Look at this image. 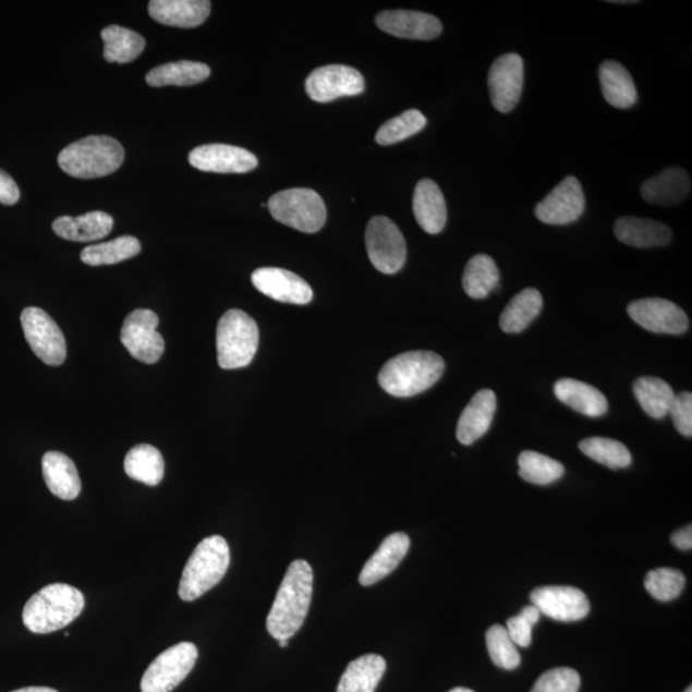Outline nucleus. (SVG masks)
<instances>
[{
  "label": "nucleus",
  "instance_id": "f257e3e1",
  "mask_svg": "<svg viewBox=\"0 0 692 692\" xmlns=\"http://www.w3.org/2000/svg\"><path fill=\"white\" fill-rule=\"evenodd\" d=\"M313 594V570L308 562L294 560L288 568L267 617V630L276 640H289L302 629Z\"/></svg>",
  "mask_w": 692,
  "mask_h": 692
},
{
  "label": "nucleus",
  "instance_id": "f03ea898",
  "mask_svg": "<svg viewBox=\"0 0 692 692\" xmlns=\"http://www.w3.org/2000/svg\"><path fill=\"white\" fill-rule=\"evenodd\" d=\"M446 363L433 352H408L394 356L378 374V384L397 398H411L440 380Z\"/></svg>",
  "mask_w": 692,
  "mask_h": 692
},
{
  "label": "nucleus",
  "instance_id": "7ed1b4c3",
  "mask_svg": "<svg viewBox=\"0 0 692 692\" xmlns=\"http://www.w3.org/2000/svg\"><path fill=\"white\" fill-rule=\"evenodd\" d=\"M84 607L85 597L80 590L65 584H52L31 597L22 619L28 630L43 635L75 621Z\"/></svg>",
  "mask_w": 692,
  "mask_h": 692
},
{
  "label": "nucleus",
  "instance_id": "20e7f679",
  "mask_svg": "<svg viewBox=\"0 0 692 692\" xmlns=\"http://www.w3.org/2000/svg\"><path fill=\"white\" fill-rule=\"evenodd\" d=\"M125 159V150L113 137L87 136L72 143L58 156V165L70 177L92 180L118 171Z\"/></svg>",
  "mask_w": 692,
  "mask_h": 692
},
{
  "label": "nucleus",
  "instance_id": "39448f33",
  "mask_svg": "<svg viewBox=\"0 0 692 692\" xmlns=\"http://www.w3.org/2000/svg\"><path fill=\"white\" fill-rule=\"evenodd\" d=\"M230 566V548L222 536L204 538L189 558L182 572L179 595L194 602L220 582Z\"/></svg>",
  "mask_w": 692,
  "mask_h": 692
},
{
  "label": "nucleus",
  "instance_id": "423d86ee",
  "mask_svg": "<svg viewBox=\"0 0 692 692\" xmlns=\"http://www.w3.org/2000/svg\"><path fill=\"white\" fill-rule=\"evenodd\" d=\"M259 331L256 320L245 312L224 313L217 326V360L223 369L250 366L257 353Z\"/></svg>",
  "mask_w": 692,
  "mask_h": 692
},
{
  "label": "nucleus",
  "instance_id": "0eeeda50",
  "mask_svg": "<svg viewBox=\"0 0 692 692\" xmlns=\"http://www.w3.org/2000/svg\"><path fill=\"white\" fill-rule=\"evenodd\" d=\"M267 208L276 221L305 234L318 232L327 218L324 199L311 189H288L277 193L268 201Z\"/></svg>",
  "mask_w": 692,
  "mask_h": 692
},
{
  "label": "nucleus",
  "instance_id": "6e6552de",
  "mask_svg": "<svg viewBox=\"0 0 692 692\" xmlns=\"http://www.w3.org/2000/svg\"><path fill=\"white\" fill-rule=\"evenodd\" d=\"M366 247L371 264L385 275H394L406 260L402 231L388 217H374L367 224Z\"/></svg>",
  "mask_w": 692,
  "mask_h": 692
},
{
  "label": "nucleus",
  "instance_id": "1a4fd4ad",
  "mask_svg": "<svg viewBox=\"0 0 692 692\" xmlns=\"http://www.w3.org/2000/svg\"><path fill=\"white\" fill-rule=\"evenodd\" d=\"M198 649L192 643L170 647L151 661L142 680V692H171L193 671Z\"/></svg>",
  "mask_w": 692,
  "mask_h": 692
},
{
  "label": "nucleus",
  "instance_id": "9d476101",
  "mask_svg": "<svg viewBox=\"0 0 692 692\" xmlns=\"http://www.w3.org/2000/svg\"><path fill=\"white\" fill-rule=\"evenodd\" d=\"M28 345L48 366H61L68 356L64 335L54 319L40 308L28 307L21 315Z\"/></svg>",
  "mask_w": 692,
  "mask_h": 692
},
{
  "label": "nucleus",
  "instance_id": "9b49d317",
  "mask_svg": "<svg viewBox=\"0 0 692 692\" xmlns=\"http://www.w3.org/2000/svg\"><path fill=\"white\" fill-rule=\"evenodd\" d=\"M159 318L149 309H135L121 329V342L135 360L155 364L165 352V340L157 329Z\"/></svg>",
  "mask_w": 692,
  "mask_h": 692
},
{
  "label": "nucleus",
  "instance_id": "f8f14e48",
  "mask_svg": "<svg viewBox=\"0 0 692 692\" xmlns=\"http://www.w3.org/2000/svg\"><path fill=\"white\" fill-rule=\"evenodd\" d=\"M305 90L312 100L329 104L341 97L360 96L364 90V78L359 70L349 65H324L308 76Z\"/></svg>",
  "mask_w": 692,
  "mask_h": 692
},
{
  "label": "nucleus",
  "instance_id": "ddd939ff",
  "mask_svg": "<svg viewBox=\"0 0 692 692\" xmlns=\"http://www.w3.org/2000/svg\"><path fill=\"white\" fill-rule=\"evenodd\" d=\"M490 100L501 113L512 112L519 105L524 83V63L515 53L500 56L489 71Z\"/></svg>",
  "mask_w": 692,
  "mask_h": 692
},
{
  "label": "nucleus",
  "instance_id": "4468645a",
  "mask_svg": "<svg viewBox=\"0 0 692 692\" xmlns=\"http://www.w3.org/2000/svg\"><path fill=\"white\" fill-rule=\"evenodd\" d=\"M585 207V194L580 181L568 177L537 204L535 215L543 223L564 226L578 221L584 215Z\"/></svg>",
  "mask_w": 692,
  "mask_h": 692
},
{
  "label": "nucleus",
  "instance_id": "2eb2a0df",
  "mask_svg": "<svg viewBox=\"0 0 692 692\" xmlns=\"http://www.w3.org/2000/svg\"><path fill=\"white\" fill-rule=\"evenodd\" d=\"M632 320L647 331L681 335L689 330V318L679 305L660 298L640 299L628 307Z\"/></svg>",
  "mask_w": 692,
  "mask_h": 692
},
{
  "label": "nucleus",
  "instance_id": "dca6fc26",
  "mask_svg": "<svg viewBox=\"0 0 692 692\" xmlns=\"http://www.w3.org/2000/svg\"><path fill=\"white\" fill-rule=\"evenodd\" d=\"M531 602L541 614L559 622H575L590 611L584 592L572 586H545L531 593Z\"/></svg>",
  "mask_w": 692,
  "mask_h": 692
},
{
  "label": "nucleus",
  "instance_id": "f3484780",
  "mask_svg": "<svg viewBox=\"0 0 692 692\" xmlns=\"http://www.w3.org/2000/svg\"><path fill=\"white\" fill-rule=\"evenodd\" d=\"M189 163L203 172L246 173L257 169L258 159L234 145L207 144L191 151Z\"/></svg>",
  "mask_w": 692,
  "mask_h": 692
},
{
  "label": "nucleus",
  "instance_id": "a211bd4d",
  "mask_svg": "<svg viewBox=\"0 0 692 692\" xmlns=\"http://www.w3.org/2000/svg\"><path fill=\"white\" fill-rule=\"evenodd\" d=\"M254 288L274 301L289 304H308L313 290L302 277L277 267L259 268L252 275Z\"/></svg>",
  "mask_w": 692,
  "mask_h": 692
},
{
  "label": "nucleus",
  "instance_id": "6ab92c4d",
  "mask_svg": "<svg viewBox=\"0 0 692 692\" xmlns=\"http://www.w3.org/2000/svg\"><path fill=\"white\" fill-rule=\"evenodd\" d=\"M376 25L386 34L411 40H434L442 32L441 22L433 14L406 10L378 13Z\"/></svg>",
  "mask_w": 692,
  "mask_h": 692
},
{
  "label": "nucleus",
  "instance_id": "aec40b11",
  "mask_svg": "<svg viewBox=\"0 0 692 692\" xmlns=\"http://www.w3.org/2000/svg\"><path fill=\"white\" fill-rule=\"evenodd\" d=\"M497 411V397L490 389L479 390L459 417L457 439L463 446H472L483 437L493 424Z\"/></svg>",
  "mask_w": 692,
  "mask_h": 692
},
{
  "label": "nucleus",
  "instance_id": "412c9836",
  "mask_svg": "<svg viewBox=\"0 0 692 692\" xmlns=\"http://www.w3.org/2000/svg\"><path fill=\"white\" fill-rule=\"evenodd\" d=\"M413 214L427 234L437 235L446 228L448 209L439 185L429 179L421 180L413 195Z\"/></svg>",
  "mask_w": 692,
  "mask_h": 692
},
{
  "label": "nucleus",
  "instance_id": "4be33fe9",
  "mask_svg": "<svg viewBox=\"0 0 692 692\" xmlns=\"http://www.w3.org/2000/svg\"><path fill=\"white\" fill-rule=\"evenodd\" d=\"M210 9L208 0H151L148 7L150 17L159 24L182 28L201 26Z\"/></svg>",
  "mask_w": 692,
  "mask_h": 692
},
{
  "label": "nucleus",
  "instance_id": "5701e85b",
  "mask_svg": "<svg viewBox=\"0 0 692 692\" xmlns=\"http://www.w3.org/2000/svg\"><path fill=\"white\" fill-rule=\"evenodd\" d=\"M690 192V174L681 167H668L641 186L643 198L653 206L661 207L680 204L688 198Z\"/></svg>",
  "mask_w": 692,
  "mask_h": 692
},
{
  "label": "nucleus",
  "instance_id": "b1692460",
  "mask_svg": "<svg viewBox=\"0 0 692 692\" xmlns=\"http://www.w3.org/2000/svg\"><path fill=\"white\" fill-rule=\"evenodd\" d=\"M411 548V538L404 533L386 537L380 548L367 560L360 574L362 586H373L389 575L402 562Z\"/></svg>",
  "mask_w": 692,
  "mask_h": 692
},
{
  "label": "nucleus",
  "instance_id": "393cba45",
  "mask_svg": "<svg viewBox=\"0 0 692 692\" xmlns=\"http://www.w3.org/2000/svg\"><path fill=\"white\" fill-rule=\"evenodd\" d=\"M615 235L619 242L633 247L666 246L671 243L672 230L659 221L647 218L622 217L615 223Z\"/></svg>",
  "mask_w": 692,
  "mask_h": 692
},
{
  "label": "nucleus",
  "instance_id": "a878e982",
  "mask_svg": "<svg viewBox=\"0 0 692 692\" xmlns=\"http://www.w3.org/2000/svg\"><path fill=\"white\" fill-rule=\"evenodd\" d=\"M112 229V216L100 210L78 217L63 216L53 222L57 236L77 243L97 242L111 234Z\"/></svg>",
  "mask_w": 692,
  "mask_h": 692
},
{
  "label": "nucleus",
  "instance_id": "bb28decb",
  "mask_svg": "<svg viewBox=\"0 0 692 692\" xmlns=\"http://www.w3.org/2000/svg\"><path fill=\"white\" fill-rule=\"evenodd\" d=\"M43 476L50 493L62 500H74L82 491V481L74 462L60 451L43 457Z\"/></svg>",
  "mask_w": 692,
  "mask_h": 692
},
{
  "label": "nucleus",
  "instance_id": "cd10ccee",
  "mask_svg": "<svg viewBox=\"0 0 692 692\" xmlns=\"http://www.w3.org/2000/svg\"><path fill=\"white\" fill-rule=\"evenodd\" d=\"M554 394L560 402L587 417H602L608 412L607 398L602 391L573 378H562L557 381L554 385Z\"/></svg>",
  "mask_w": 692,
  "mask_h": 692
},
{
  "label": "nucleus",
  "instance_id": "c85d7f7f",
  "mask_svg": "<svg viewBox=\"0 0 692 692\" xmlns=\"http://www.w3.org/2000/svg\"><path fill=\"white\" fill-rule=\"evenodd\" d=\"M599 78L603 96L610 106L626 109L636 105V85L624 65L616 61L603 62Z\"/></svg>",
  "mask_w": 692,
  "mask_h": 692
},
{
  "label": "nucleus",
  "instance_id": "c756f323",
  "mask_svg": "<svg viewBox=\"0 0 692 692\" xmlns=\"http://www.w3.org/2000/svg\"><path fill=\"white\" fill-rule=\"evenodd\" d=\"M386 671V661L380 655L366 654L349 663L341 676L337 692H375Z\"/></svg>",
  "mask_w": 692,
  "mask_h": 692
},
{
  "label": "nucleus",
  "instance_id": "7c9ffc66",
  "mask_svg": "<svg viewBox=\"0 0 692 692\" xmlns=\"http://www.w3.org/2000/svg\"><path fill=\"white\" fill-rule=\"evenodd\" d=\"M543 296L541 291L529 288L517 294L502 311L499 325L507 333H520L541 315Z\"/></svg>",
  "mask_w": 692,
  "mask_h": 692
},
{
  "label": "nucleus",
  "instance_id": "2f4dec72",
  "mask_svg": "<svg viewBox=\"0 0 692 692\" xmlns=\"http://www.w3.org/2000/svg\"><path fill=\"white\" fill-rule=\"evenodd\" d=\"M210 75L207 64L193 61H179L158 65L148 72L147 84L153 87L192 86L206 82Z\"/></svg>",
  "mask_w": 692,
  "mask_h": 692
},
{
  "label": "nucleus",
  "instance_id": "473e14b6",
  "mask_svg": "<svg viewBox=\"0 0 692 692\" xmlns=\"http://www.w3.org/2000/svg\"><path fill=\"white\" fill-rule=\"evenodd\" d=\"M633 394L644 412L655 420L665 418L669 414L676 397L671 386L654 376L638 378L633 384Z\"/></svg>",
  "mask_w": 692,
  "mask_h": 692
},
{
  "label": "nucleus",
  "instance_id": "72a5a7b5",
  "mask_svg": "<svg viewBox=\"0 0 692 692\" xmlns=\"http://www.w3.org/2000/svg\"><path fill=\"white\" fill-rule=\"evenodd\" d=\"M125 472L130 478L148 486H157L165 476V461L160 451L147 444L131 449L125 458Z\"/></svg>",
  "mask_w": 692,
  "mask_h": 692
},
{
  "label": "nucleus",
  "instance_id": "f704fd0d",
  "mask_svg": "<svg viewBox=\"0 0 692 692\" xmlns=\"http://www.w3.org/2000/svg\"><path fill=\"white\" fill-rule=\"evenodd\" d=\"M499 268L487 254H477L464 268L463 289L472 299H484L491 294L499 287Z\"/></svg>",
  "mask_w": 692,
  "mask_h": 692
},
{
  "label": "nucleus",
  "instance_id": "c9c22d12",
  "mask_svg": "<svg viewBox=\"0 0 692 692\" xmlns=\"http://www.w3.org/2000/svg\"><path fill=\"white\" fill-rule=\"evenodd\" d=\"M105 58L109 63L125 64L143 53L145 40L142 35L121 26H108L101 32Z\"/></svg>",
  "mask_w": 692,
  "mask_h": 692
},
{
  "label": "nucleus",
  "instance_id": "e433bc0d",
  "mask_svg": "<svg viewBox=\"0 0 692 692\" xmlns=\"http://www.w3.org/2000/svg\"><path fill=\"white\" fill-rule=\"evenodd\" d=\"M141 251V242L134 236L125 235L108 243L86 246L80 258L87 266H109L134 258Z\"/></svg>",
  "mask_w": 692,
  "mask_h": 692
},
{
  "label": "nucleus",
  "instance_id": "4c0bfd02",
  "mask_svg": "<svg viewBox=\"0 0 692 692\" xmlns=\"http://www.w3.org/2000/svg\"><path fill=\"white\" fill-rule=\"evenodd\" d=\"M582 453L610 470L628 469L632 456L628 447L608 437H588L580 442Z\"/></svg>",
  "mask_w": 692,
  "mask_h": 692
},
{
  "label": "nucleus",
  "instance_id": "58836bf2",
  "mask_svg": "<svg viewBox=\"0 0 692 692\" xmlns=\"http://www.w3.org/2000/svg\"><path fill=\"white\" fill-rule=\"evenodd\" d=\"M520 476L530 484L550 485L564 475L562 463L536 451L526 450L519 458Z\"/></svg>",
  "mask_w": 692,
  "mask_h": 692
},
{
  "label": "nucleus",
  "instance_id": "ea45409f",
  "mask_svg": "<svg viewBox=\"0 0 692 692\" xmlns=\"http://www.w3.org/2000/svg\"><path fill=\"white\" fill-rule=\"evenodd\" d=\"M427 125V120L418 109H410L404 113L385 122L377 131L376 142L380 145H392L418 134Z\"/></svg>",
  "mask_w": 692,
  "mask_h": 692
},
{
  "label": "nucleus",
  "instance_id": "a19ab883",
  "mask_svg": "<svg viewBox=\"0 0 692 692\" xmlns=\"http://www.w3.org/2000/svg\"><path fill=\"white\" fill-rule=\"evenodd\" d=\"M486 645L491 660L498 667L511 671L521 665V655L505 626L494 624L487 631Z\"/></svg>",
  "mask_w": 692,
  "mask_h": 692
},
{
  "label": "nucleus",
  "instance_id": "79ce46f5",
  "mask_svg": "<svg viewBox=\"0 0 692 692\" xmlns=\"http://www.w3.org/2000/svg\"><path fill=\"white\" fill-rule=\"evenodd\" d=\"M687 584V579L681 571L672 568H658L647 573L645 588L659 602H671L680 596Z\"/></svg>",
  "mask_w": 692,
  "mask_h": 692
},
{
  "label": "nucleus",
  "instance_id": "37998d69",
  "mask_svg": "<svg viewBox=\"0 0 692 692\" xmlns=\"http://www.w3.org/2000/svg\"><path fill=\"white\" fill-rule=\"evenodd\" d=\"M580 684V675L574 669L559 667L538 677L531 692H579Z\"/></svg>",
  "mask_w": 692,
  "mask_h": 692
},
{
  "label": "nucleus",
  "instance_id": "c03bdc74",
  "mask_svg": "<svg viewBox=\"0 0 692 692\" xmlns=\"http://www.w3.org/2000/svg\"><path fill=\"white\" fill-rule=\"evenodd\" d=\"M543 615L535 606L524 608L519 616L508 619L507 631L515 646L529 647L533 641V629Z\"/></svg>",
  "mask_w": 692,
  "mask_h": 692
},
{
  "label": "nucleus",
  "instance_id": "a18cd8bd",
  "mask_svg": "<svg viewBox=\"0 0 692 692\" xmlns=\"http://www.w3.org/2000/svg\"><path fill=\"white\" fill-rule=\"evenodd\" d=\"M669 414L672 415L677 432L683 436H692V396L691 392H681L676 396Z\"/></svg>",
  "mask_w": 692,
  "mask_h": 692
},
{
  "label": "nucleus",
  "instance_id": "49530a36",
  "mask_svg": "<svg viewBox=\"0 0 692 692\" xmlns=\"http://www.w3.org/2000/svg\"><path fill=\"white\" fill-rule=\"evenodd\" d=\"M20 199V189L9 173L0 170V203L13 206Z\"/></svg>",
  "mask_w": 692,
  "mask_h": 692
},
{
  "label": "nucleus",
  "instance_id": "de8ad7c7",
  "mask_svg": "<svg viewBox=\"0 0 692 692\" xmlns=\"http://www.w3.org/2000/svg\"><path fill=\"white\" fill-rule=\"evenodd\" d=\"M671 542L676 546V548H679L680 550H684V551L691 550L692 548L691 524H689V526L687 527L676 531V533L671 537Z\"/></svg>",
  "mask_w": 692,
  "mask_h": 692
},
{
  "label": "nucleus",
  "instance_id": "09e8293b",
  "mask_svg": "<svg viewBox=\"0 0 692 692\" xmlns=\"http://www.w3.org/2000/svg\"><path fill=\"white\" fill-rule=\"evenodd\" d=\"M12 692H58L57 690L49 688H24Z\"/></svg>",
  "mask_w": 692,
  "mask_h": 692
},
{
  "label": "nucleus",
  "instance_id": "8fccbe9b",
  "mask_svg": "<svg viewBox=\"0 0 692 692\" xmlns=\"http://www.w3.org/2000/svg\"><path fill=\"white\" fill-rule=\"evenodd\" d=\"M449 692H475V691H472V690L465 689V688H456V689H453V690H451Z\"/></svg>",
  "mask_w": 692,
  "mask_h": 692
},
{
  "label": "nucleus",
  "instance_id": "3c124183",
  "mask_svg": "<svg viewBox=\"0 0 692 692\" xmlns=\"http://www.w3.org/2000/svg\"><path fill=\"white\" fill-rule=\"evenodd\" d=\"M288 641L289 640H280V646L281 647H287L288 646Z\"/></svg>",
  "mask_w": 692,
  "mask_h": 692
},
{
  "label": "nucleus",
  "instance_id": "603ef678",
  "mask_svg": "<svg viewBox=\"0 0 692 692\" xmlns=\"http://www.w3.org/2000/svg\"><path fill=\"white\" fill-rule=\"evenodd\" d=\"M684 692H692V689H691V687H690V688H689V689H688L687 691H684Z\"/></svg>",
  "mask_w": 692,
  "mask_h": 692
}]
</instances>
